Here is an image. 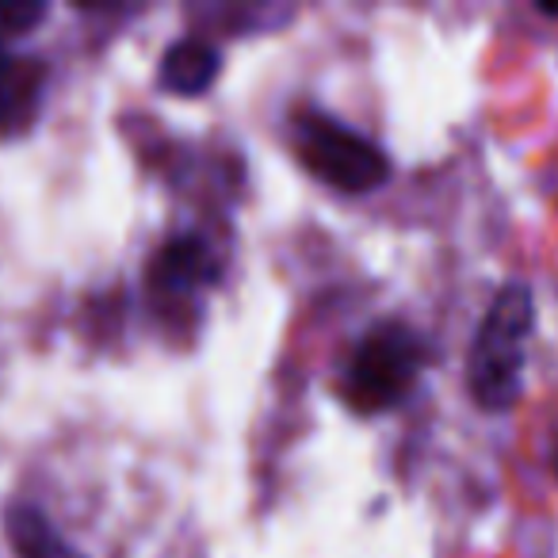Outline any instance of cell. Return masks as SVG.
Segmentation results:
<instances>
[{"label": "cell", "instance_id": "6da1fadb", "mask_svg": "<svg viewBox=\"0 0 558 558\" xmlns=\"http://www.w3.org/2000/svg\"><path fill=\"white\" fill-rule=\"evenodd\" d=\"M535 326V299L524 283H509L494 295L478 337L466 356V383L482 410H509L524 387L527 337Z\"/></svg>", "mask_w": 558, "mask_h": 558}, {"label": "cell", "instance_id": "7a4b0ae2", "mask_svg": "<svg viewBox=\"0 0 558 558\" xmlns=\"http://www.w3.org/2000/svg\"><path fill=\"white\" fill-rule=\"evenodd\" d=\"M421 364H425V352L417 333L395 322L375 326L349 360V375H344L349 405L360 413H383L398 405L417 383Z\"/></svg>", "mask_w": 558, "mask_h": 558}, {"label": "cell", "instance_id": "3957f363", "mask_svg": "<svg viewBox=\"0 0 558 558\" xmlns=\"http://www.w3.org/2000/svg\"><path fill=\"white\" fill-rule=\"evenodd\" d=\"M295 149L303 157V165L322 177L329 187L349 195H364L387 184L390 161L375 142H367L364 134L349 131L329 116H303L295 126Z\"/></svg>", "mask_w": 558, "mask_h": 558}, {"label": "cell", "instance_id": "277c9868", "mask_svg": "<svg viewBox=\"0 0 558 558\" xmlns=\"http://www.w3.org/2000/svg\"><path fill=\"white\" fill-rule=\"evenodd\" d=\"M218 279V260L195 233L165 241L149 264V283L161 295H195Z\"/></svg>", "mask_w": 558, "mask_h": 558}, {"label": "cell", "instance_id": "5b68a950", "mask_svg": "<svg viewBox=\"0 0 558 558\" xmlns=\"http://www.w3.org/2000/svg\"><path fill=\"white\" fill-rule=\"evenodd\" d=\"M43 96V65L35 58H20L0 39V134L32 126Z\"/></svg>", "mask_w": 558, "mask_h": 558}, {"label": "cell", "instance_id": "8992f818", "mask_svg": "<svg viewBox=\"0 0 558 558\" xmlns=\"http://www.w3.org/2000/svg\"><path fill=\"white\" fill-rule=\"evenodd\" d=\"M4 535L16 558H85L32 501H16L4 512Z\"/></svg>", "mask_w": 558, "mask_h": 558}, {"label": "cell", "instance_id": "52a82bcc", "mask_svg": "<svg viewBox=\"0 0 558 558\" xmlns=\"http://www.w3.org/2000/svg\"><path fill=\"white\" fill-rule=\"evenodd\" d=\"M222 54L203 39H180L161 58V85L177 96H199L218 81Z\"/></svg>", "mask_w": 558, "mask_h": 558}, {"label": "cell", "instance_id": "ba28073f", "mask_svg": "<svg viewBox=\"0 0 558 558\" xmlns=\"http://www.w3.org/2000/svg\"><path fill=\"white\" fill-rule=\"evenodd\" d=\"M47 16V4H0V39H12V35L32 32L39 20Z\"/></svg>", "mask_w": 558, "mask_h": 558}]
</instances>
